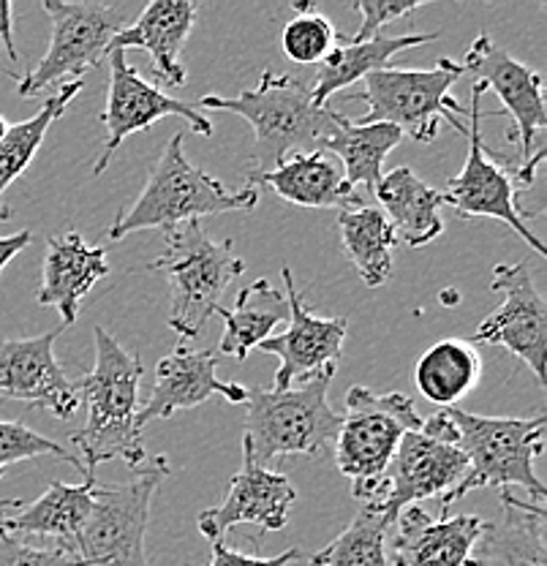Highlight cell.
<instances>
[{"mask_svg":"<svg viewBox=\"0 0 547 566\" xmlns=\"http://www.w3.org/2000/svg\"><path fill=\"white\" fill-rule=\"evenodd\" d=\"M44 11L52 20V39L39 66L17 80L22 98L41 96L61 82L82 80L109 55V44L126 22V9L112 3H66L44 0Z\"/></svg>","mask_w":547,"mask_h":566,"instance_id":"8fae6325","label":"cell"},{"mask_svg":"<svg viewBox=\"0 0 547 566\" xmlns=\"http://www.w3.org/2000/svg\"><path fill=\"white\" fill-rule=\"evenodd\" d=\"M109 61V91L107 106L102 112L104 128H107V139H104V150L98 161L93 164V175H104V169L112 164V156L123 139L132 134L145 132L152 123L164 120V117H182L188 126L202 137H213V123L199 112L197 104L180 102V98L167 96L161 87L150 85L137 69L128 66L126 52L112 50L107 55Z\"/></svg>","mask_w":547,"mask_h":566,"instance_id":"9a60e30c","label":"cell"},{"mask_svg":"<svg viewBox=\"0 0 547 566\" xmlns=\"http://www.w3.org/2000/svg\"><path fill=\"white\" fill-rule=\"evenodd\" d=\"M281 279L286 283V305H290V327L281 335H270L267 340L256 346L259 352L273 354L281 359L275 370V387L286 389L299 381L314 379L322 370L335 368L344 352L349 322L344 316L322 318L311 314L303 294L294 286V275L290 268L281 270Z\"/></svg>","mask_w":547,"mask_h":566,"instance_id":"e0dca14e","label":"cell"},{"mask_svg":"<svg viewBox=\"0 0 547 566\" xmlns=\"http://www.w3.org/2000/svg\"><path fill=\"white\" fill-rule=\"evenodd\" d=\"M491 292L502 294V303L491 316L476 324L469 344L498 346L515 354L545 387L547 305L539 289L534 286L528 264H496L491 275Z\"/></svg>","mask_w":547,"mask_h":566,"instance_id":"5bb4252c","label":"cell"},{"mask_svg":"<svg viewBox=\"0 0 547 566\" xmlns=\"http://www.w3.org/2000/svg\"><path fill=\"white\" fill-rule=\"evenodd\" d=\"M482 96H485V87L474 82L466 126L469 156L461 172L446 182V191H441L444 193V205H450L463 218H496V221L507 223L534 248L537 256H545V243L528 229V218H534V212L523 210L517 205V193L520 191L515 188V180L502 164L493 161L485 137H482V120L487 117L482 112Z\"/></svg>","mask_w":547,"mask_h":566,"instance_id":"7c38bea8","label":"cell"},{"mask_svg":"<svg viewBox=\"0 0 547 566\" xmlns=\"http://www.w3.org/2000/svg\"><path fill=\"white\" fill-rule=\"evenodd\" d=\"M82 87H85V80L66 82V85L57 87V93L46 98V104L41 106L36 115L22 123H14L3 134V139H0V223L11 218V208L6 205V191L11 188V182H17L25 175V169L36 158L41 142L46 139L52 123L69 109V104L80 96Z\"/></svg>","mask_w":547,"mask_h":566,"instance_id":"1f68e13d","label":"cell"},{"mask_svg":"<svg viewBox=\"0 0 547 566\" xmlns=\"http://www.w3.org/2000/svg\"><path fill=\"white\" fill-rule=\"evenodd\" d=\"M107 275V248L87 245L80 232H63L46 245L36 300L44 308H55L63 327H69L80 316L85 294Z\"/></svg>","mask_w":547,"mask_h":566,"instance_id":"7402d4cb","label":"cell"},{"mask_svg":"<svg viewBox=\"0 0 547 566\" xmlns=\"http://www.w3.org/2000/svg\"><path fill=\"white\" fill-rule=\"evenodd\" d=\"M98 491L102 485L96 476H85L80 485L50 480L44 495H39L33 504H22V510L0 523V528L17 536H50L63 551L72 553L76 536L96 506Z\"/></svg>","mask_w":547,"mask_h":566,"instance_id":"d4e9b609","label":"cell"},{"mask_svg":"<svg viewBox=\"0 0 547 566\" xmlns=\"http://www.w3.org/2000/svg\"><path fill=\"white\" fill-rule=\"evenodd\" d=\"M164 476H169V460L161 455L139 465L123 485H102L96 506L72 547L74 556L85 566H152L145 534L152 495Z\"/></svg>","mask_w":547,"mask_h":566,"instance_id":"9c48e42d","label":"cell"},{"mask_svg":"<svg viewBox=\"0 0 547 566\" xmlns=\"http://www.w3.org/2000/svg\"><path fill=\"white\" fill-rule=\"evenodd\" d=\"M385 512L374 504H360V512L327 547L311 556V566H390L387 558Z\"/></svg>","mask_w":547,"mask_h":566,"instance_id":"d6a6232c","label":"cell"},{"mask_svg":"<svg viewBox=\"0 0 547 566\" xmlns=\"http://www.w3.org/2000/svg\"><path fill=\"white\" fill-rule=\"evenodd\" d=\"M457 430V444L469 460L461 485L441 499V512H450L463 495L480 488H523L534 504H545L547 491L539 480L537 458L545 450V415L537 417H480L457 406L444 409Z\"/></svg>","mask_w":547,"mask_h":566,"instance_id":"277c9868","label":"cell"},{"mask_svg":"<svg viewBox=\"0 0 547 566\" xmlns=\"http://www.w3.org/2000/svg\"><path fill=\"white\" fill-rule=\"evenodd\" d=\"M245 186H270L284 202L314 210H340L355 199L340 164L322 150L294 153L270 172L249 169Z\"/></svg>","mask_w":547,"mask_h":566,"instance_id":"cb8c5ba5","label":"cell"},{"mask_svg":"<svg viewBox=\"0 0 547 566\" xmlns=\"http://www.w3.org/2000/svg\"><path fill=\"white\" fill-rule=\"evenodd\" d=\"M338 234L351 268L357 270L365 286L376 289L387 283L398 238L385 212L362 202V197H355L338 210Z\"/></svg>","mask_w":547,"mask_h":566,"instance_id":"f1b7e54d","label":"cell"},{"mask_svg":"<svg viewBox=\"0 0 547 566\" xmlns=\"http://www.w3.org/2000/svg\"><path fill=\"white\" fill-rule=\"evenodd\" d=\"M482 376L480 354L463 338H444L433 344L414 363V385L431 403L450 409L466 398Z\"/></svg>","mask_w":547,"mask_h":566,"instance_id":"4dcf8cb0","label":"cell"},{"mask_svg":"<svg viewBox=\"0 0 547 566\" xmlns=\"http://www.w3.org/2000/svg\"><path fill=\"white\" fill-rule=\"evenodd\" d=\"M439 33H406V35H379L370 41H351L338 35V44L329 52L316 71V80L311 82V96L316 106H327L329 96L357 85L374 71L387 69V63L398 52L422 46L428 41H436Z\"/></svg>","mask_w":547,"mask_h":566,"instance_id":"83f0119b","label":"cell"},{"mask_svg":"<svg viewBox=\"0 0 547 566\" xmlns=\"http://www.w3.org/2000/svg\"><path fill=\"white\" fill-rule=\"evenodd\" d=\"M333 379L335 368H327L286 389L245 387L243 403L249 406V415L243 439L251 444L259 465L290 455L322 458L329 444H335L340 415L327 400Z\"/></svg>","mask_w":547,"mask_h":566,"instance_id":"5b68a950","label":"cell"},{"mask_svg":"<svg viewBox=\"0 0 547 566\" xmlns=\"http://www.w3.org/2000/svg\"><path fill=\"white\" fill-rule=\"evenodd\" d=\"M61 327L36 338H17L0 344V398L20 400L50 411L57 420H72L80 409V387L69 379L55 357V338Z\"/></svg>","mask_w":547,"mask_h":566,"instance_id":"2e32d148","label":"cell"},{"mask_svg":"<svg viewBox=\"0 0 547 566\" xmlns=\"http://www.w3.org/2000/svg\"><path fill=\"white\" fill-rule=\"evenodd\" d=\"M403 134L387 123H357L335 112L333 128L319 142V150L329 153L340 161L346 186L355 191L362 186L368 197H376L381 177H385V158L401 145Z\"/></svg>","mask_w":547,"mask_h":566,"instance_id":"484cf974","label":"cell"},{"mask_svg":"<svg viewBox=\"0 0 547 566\" xmlns=\"http://www.w3.org/2000/svg\"><path fill=\"white\" fill-rule=\"evenodd\" d=\"M390 528V566H469L482 517L450 512L433 517L420 506H409Z\"/></svg>","mask_w":547,"mask_h":566,"instance_id":"ffe728a7","label":"cell"},{"mask_svg":"<svg viewBox=\"0 0 547 566\" xmlns=\"http://www.w3.org/2000/svg\"><path fill=\"white\" fill-rule=\"evenodd\" d=\"M9 126H11V123H6V117L0 115V139H3V134L9 132Z\"/></svg>","mask_w":547,"mask_h":566,"instance_id":"b9f144b4","label":"cell"},{"mask_svg":"<svg viewBox=\"0 0 547 566\" xmlns=\"http://www.w3.org/2000/svg\"><path fill=\"white\" fill-rule=\"evenodd\" d=\"M199 6L193 0H152L112 39V50H143L152 63V74L169 87L186 85V66L180 63L182 44L197 25Z\"/></svg>","mask_w":547,"mask_h":566,"instance_id":"44dd1931","label":"cell"},{"mask_svg":"<svg viewBox=\"0 0 547 566\" xmlns=\"http://www.w3.org/2000/svg\"><path fill=\"white\" fill-rule=\"evenodd\" d=\"M28 245H31V232H28V229H22V232H14V234H6V238H0V273H3L6 264H9L11 259L17 256V253L25 251Z\"/></svg>","mask_w":547,"mask_h":566,"instance_id":"ab89813d","label":"cell"},{"mask_svg":"<svg viewBox=\"0 0 547 566\" xmlns=\"http://www.w3.org/2000/svg\"><path fill=\"white\" fill-rule=\"evenodd\" d=\"M420 424L414 400L406 395L351 387L335 436V465L351 482V493L379 482L403 436Z\"/></svg>","mask_w":547,"mask_h":566,"instance_id":"30bf717a","label":"cell"},{"mask_svg":"<svg viewBox=\"0 0 547 566\" xmlns=\"http://www.w3.org/2000/svg\"><path fill=\"white\" fill-rule=\"evenodd\" d=\"M147 270L169 281V329L193 340L215 316L229 283L245 273V262L234 253L232 240H213L202 221H188L167 229L164 253Z\"/></svg>","mask_w":547,"mask_h":566,"instance_id":"8992f818","label":"cell"},{"mask_svg":"<svg viewBox=\"0 0 547 566\" xmlns=\"http://www.w3.org/2000/svg\"><path fill=\"white\" fill-rule=\"evenodd\" d=\"M469 566H547L545 504L502 491V515L482 521Z\"/></svg>","mask_w":547,"mask_h":566,"instance_id":"603a6c76","label":"cell"},{"mask_svg":"<svg viewBox=\"0 0 547 566\" xmlns=\"http://www.w3.org/2000/svg\"><path fill=\"white\" fill-rule=\"evenodd\" d=\"M96 357L93 368L80 381V398H85V424L74 430L72 441L80 450L85 476H96V469L112 460L128 465H145L147 450L139 415V381L143 359L128 349L109 329L96 327Z\"/></svg>","mask_w":547,"mask_h":566,"instance_id":"6da1fadb","label":"cell"},{"mask_svg":"<svg viewBox=\"0 0 547 566\" xmlns=\"http://www.w3.org/2000/svg\"><path fill=\"white\" fill-rule=\"evenodd\" d=\"M422 6H425L422 0H406V3H401V0H355L351 9L362 17V25L360 31L351 35V41L379 39V35H385L381 31H385L390 22L414 14Z\"/></svg>","mask_w":547,"mask_h":566,"instance_id":"8d00e7d4","label":"cell"},{"mask_svg":"<svg viewBox=\"0 0 547 566\" xmlns=\"http://www.w3.org/2000/svg\"><path fill=\"white\" fill-rule=\"evenodd\" d=\"M297 491L284 471H270L259 465L251 444L243 439V469L232 476L229 493L219 506H210L199 515L197 526L210 542H223L229 528L240 523H254L264 531L286 528Z\"/></svg>","mask_w":547,"mask_h":566,"instance_id":"ac0fdd59","label":"cell"},{"mask_svg":"<svg viewBox=\"0 0 547 566\" xmlns=\"http://www.w3.org/2000/svg\"><path fill=\"white\" fill-rule=\"evenodd\" d=\"M182 139H186V132H178L167 142L158 161L152 164L143 193L109 227V240H126L128 234L145 232V229L167 232L180 223L202 221L208 216L256 208L259 191L254 186L229 191L221 180L188 161L182 153Z\"/></svg>","mask_w":547,"mask_h":566,"instance_id":"3957f363","label":"cell"},{"mask_svg":"<svg viewBox=\"0 0 547 566\" xmlns=\"http://www.w3.org/2000/svg\"><path fill=\"white\" fill-rule=\"evenodd\" d=\"M219 354L215 349H175L158 363L156 385L150 398L139 406L137 424L145 428L152 420H167L175 411L197 409L213 395H221L229 403H243L245 387L234 381H221L215 376Z\"/></svg>","mask_w":547,"mask_h":566,"instance_id":"d6986e66","label":"cell"},{"mask_svg":"<svg viewBox=\"0 0 547 566\" xmlns=\"http://www.w3.org/2000/svg\"><path fill=\"white\" fill-rule=\"evenodd\" d=\"M20 510H22V499H0V523L9 521V517Z\"/></svg>","mask_w":547,"mask_h":566,"instance_id":"60d3db41","label":"cell"},{"mask_svg":"<svg viewBox=\"0 0 547 566\" xmlns=\"http://www.w3.org/2000/svg\"><path fill=\"white\" fill-rule=\"evenodd\" d=\"M33 458H55L63 460V463H72L82 474V480H85V465H82V460L74 458L66 447L57 444L55 439H46L39 430L28 428L25 422L0 420V476L6 474L9 465Z\"/></svg>","mask_w":547,"mask_h":566,"instance_id":"e575fe53","label":"cell"},{"mask_svg":"<svg viewBox=\"0 0 547 566\" xmlns=\"http://www.w3.org/2000/svg\"><path fill=\"white\" fill-rule=\"evenodd\" d=\"M461 66L466 74H474V82H480L485 91H493L502 98L504 112L515 123L507 139L517 142L523 164L534 161V158L545 161L547 109L543 76L528 69L526 63L515 61L485 33L476 35Z\"/></svg>","mask_w":547,"mask_h":566,"instance_id":"4fadbf2b","label":"cell"},{"mask_svg":"<svg viewBox=\"0 0 547 566\" xmlns=\"http://www.w3.org/2000/svg\"><path fill=\"white\" fill-rule=\"evenodd\" d=\"M215 314L227 322V329H223V338L215 346V354L219 357L229 354V357H238L243 363L262 340L270 338L273 327H278L281 322L290 318V305H286V297L273 283L254 281L240 289L234 308L219 305Z\"/></svg>","mask_w":547,"mask_h":566,"instance_id":"f546056e","label":"cell"},{"mask_svg":"<svg viewBox=\"0 0 547 566\" xmlns=\"http://www.w3.org/2000/svg\"><path fill=\"white\" fill-rule=\"evenodd\" d=\"M338 44L333 22L319 14V9L299 11L281 31V50L297 66H322Z\"/></svg>","mask_w":547,"mask_h":566,"instance_id":"836d02e7","label":"cell"},{"mask_svg":"<svg viewBox=\"0 0 547 566\" xmlns=\"http://www.w3.org/2000/svg\"><path fill=\"white\" fill-rule=\"evenodd\" d=\"M303 553L297 547H290V551L278 553V556H245V553L232 551L227 547V542H213V558H210L208 566H290L294 562H299Z\"/></svg>","mask_w":547,"mask_h":566,"instance_id":"74e56055","label":"cell"},{"mask_svg":"<svg viewBox=\"0 0 547 566\" xmlns=\"http://www.w3.org/2000/svg\"><path fill=\"white\" fill-rule=\"evenodd\" d=\"M0 566H85L74 553L55 547H39L22 536L0 528Z\"/></svg>","mask_w":547,"mask_h":566,"instance_id":"d590c367","label":"cell"},{"mask_svg":"<svg viewBox=\"0 0 547 566\" xmlns=\"http://www.w3.org/2000/svg\"><path fill=\"white\" fill-rule=\"evenodd\" d=\"M466 74L461 63L441 57L433 69H379L362 80V91L351 98L368 106L357 123H387L403 137L428 145L439 137L441 120L457 134H466L461 104L450 96V87Z\"/></svg>","mask_w":547,"mask_h":566,"instance_id":"ba28073f","label":"cell"},{"mask_svg":"<svg viewBox=\"0 0 547 566\" xmlns=\"http://www.w3.org/2000/svg\"><path fill=\"white\" fill-rule=\"evenodd\" d=\"M11 11L14 6L9 0H0V50L11 57V63L20 61V52L14 46V25H11Z\"/></svg>","mask_w":547,"mask_h":566,"instance_id":"f35d334b","label":"cell"},{"mask_svg":"<svg viewBox=\"0 0 547 566\" xmlns=\"http://www.w3.org/2000/svg\"><path fill=\"white\" fill-rule=\"evenodd\" d=\"M466 471L469 460L457 444L455 424L439 409L431 420H422L420 428L403 436L381 480L357 491L355 499L379 506L392 526L417 501L444 499L455 491Z\"/></svg>","mask_w":547,"mask_h":566,"instance_id":"52a82bcc","label":"cell"},{"mask_svg":"<svg viewBox=\"0 0 547 566\" xmlns=\"http://www.w3.org/2000/svg\"><path fill=\"white\" fill-rule=\"evenodd\" d=\"M376 199H379V210L387 216L396 238L403 240L406 245L422 248L444 232V218H441L444 193L428 186L409 167H398L381 177Z\"/></svg>","mask_w":547,"mask_h":566,"instance_id":"4316f807","label":"cell"},{"mask_svg":"<svg viewBox=\"0 0 547 566\" xmlns=\"http://www.w3.org/2000/svg\"><path fill=\"white\" fill-rule=\"evenodd\" d=\"M197 106L240 115L254 128V172H270L294 153L319 150L333 128L335 109L316 106L311 85L294 76L262 71L259 85L238 96H204Z\"/></svg>","mask_w":547,"mask_h":566,"instance_id":"7a4b0ae2","label":"cell"}]
</instances>
